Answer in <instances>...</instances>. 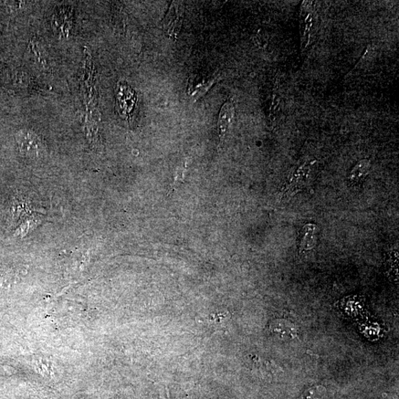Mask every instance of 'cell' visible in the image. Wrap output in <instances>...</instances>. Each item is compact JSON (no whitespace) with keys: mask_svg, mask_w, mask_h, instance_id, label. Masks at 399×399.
<instances>
[{"mask_svg":"<svg viewBox=\"0 0 399 399\" xmlns=\"http://www.w3.org/2000/svg\"><path fill=\"white\" fill-rule=\"evenodd\" d=\"M235 108L234 105L231 101H227L224 105L222 111L220 113L218 119V135L220 140L224 138L226 132L227 131L231 123L234 118Z\"/></svg>","mask_w":399,"mask_h":399,"instance_id":"5","label":"cell"},{"mask_svg":"<svg viewBox=\"0 0 399 399\" xmlns=\"http://www.w3.org/2000/svg\"><path fill=\"white\" fill-rule=\"evenodd\" d=\"M318 232L319 229L316 224H307L302 227L299 241L300 254L311 251L316 246Z\"/></svg>","mask_w":399,"mask_h":399,"instance_id":"4","label":"cell"},{"mask_svg":"<svg viewBox=\"0 0 399 399\" xmlns=\"http://www.w3.org/2000/svg\"><path fill=\"white\" fill-rule=\"evenodd\" d=\"M311 175L310 167L304 165L293 173L282 188L283 197H291L300 192L306 187L309 182Z\"/></svg>","mask_w":399,"mask_h":399,"instance_id":"3","label":"cell"},{"mask_svg":"<svg viewBox=\"0 0 399 399\" xmlns=\"http://www.w3.org/2000/svg\"><path fill=\"white\" fill-rule=\"evenodd\" d=\"M271 331L279 333L282 338H293L297 335L295 325L285 320H277L271 324Z\"/></svg>","mask_w":399,"mask_h":399,"instance_id":"7","label":"cell"},{"mask_svg":"<svg viewBox=\"0 0 399 399\" xmlns=\"http://www.w3.org/2000/svg\"><path fill=\"white\" fill-rule=\"evenodd\" d=\"M371 166V162L367 159H363L357 163L349 174V184L353 186H360L369 174Z\"/></svg>","mask_w":399,"mask_h":399,"instance_id":"6","label":"cell"},{"mask_svg":"<svg viewBox=\"0 0 399 399\" xmlns=\"http://www.w3.org/2000/svg\"><path fill=\"white\" fill-rule=\"evenodd\" d=\"M184 17V4L173 2L164 19V30L168 37L173 39L177 38L183 25Z\"/></svg>","mask_w":399,"mask_h":399,"instance_id":"2","label":"cell"},{"mask_svg":"<svg viewBox=\"0 0 399 399\" xmlns=\"http://www.w3.org/2000/svg\"><path fill=\"white\" fill-rule=\"evenodd\" d=\"M19 149L25 155L38 157L43 155L46 146L39 135L30 130H20L16 136Z\"/></svg>","mask_w":399,"mask_h":399,"instance_id":"1","label":"cell"},{"mask_svg":"<svg viewBox=\"0 0 399 399\" xmlns=\"http://www.w3.org/2000/svg\"><path fill=\"white\" fill-rule=\"evenodd\" d=\"M183 172H184V170L183 171L181 170V171H177L175 183L172 186L173 190H175V187L178 185V184L182 183V178L184 176Z\"/></svg>","mask_w":399,"mask_h":399,"instance_id":"8","label":"cell"}]
</instances>
